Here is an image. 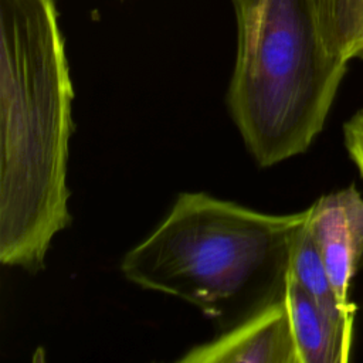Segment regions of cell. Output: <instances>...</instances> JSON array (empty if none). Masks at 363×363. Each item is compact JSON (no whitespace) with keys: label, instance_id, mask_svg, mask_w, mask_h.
Instances as JSON below:
<instances>
[{"label":"cell","instance_id":"5","mask_svg":"<svg viewBox=\"0 0 363 363\" xmlns=\"http://www.w3.org/2000/svg\"><path fill=\"white\" fill-rule=\"evenodd\" d=\"M179 362L299 363L286 295L224 330L210 343L190 349Z\"/></svg>","mask_w":363,"mask_h":363},{"label":"cell","instance_id":"6","mask_svg":"<svg viewBox=\"0 0 363 363\" xmlns=\"http://www.w3.org/2000/svg\"><path fill=\"white\" fill-rule=\"evenodd\" d=\"M286 305L299 363H346L352 342L343 328L291 277L286 284Z\"/></svg>","mask_w":363,"mask_h":363},{"label":"cell","instance_id":"9","mask_svg":"<svg viewBox=\"0 0 363 363\" xmlns=\"http://www.w3.org/2000/svg\"><path fill=\"white\" fill-rule=\"evenodd\" d=\"M345 147L363 180V109L353 113L343 125Z\"/></svg>","mask_w":363,"mask_h":363},{"label":"cell","instance_id":"1","mask_svg":"<svg viewBox=\"0 0 363 363\" xmlns=\"http://www.w3.org/2000/svg\"><path fill=\"white\" fill-rule=\"evenodd\" d=\"M74 91L54 0H0V262L44 268L71 223Z\"/></svg>","mask_w":363,"mask_h":363},{"label":"cell","instance_id":"8","mask_svg":"<svg viewBox=\"0 0 363 363\" xmlns=\"http://www.w3.org/2000/svg\"><path fill=\"white\" fill-rule=\"evenodd\" d=\"M328 48L345 61L363 58V0H311Z\"/></svg>","mask_w":363,"mask_h":363},{"label":"cell","instance_id":"3","mask_svg":"<svg viewBox=\"0 0 363 363\" xmlns=\"http://www.w3.org/2000/svg\"><path fill=\"white\" fill-rule=\"evenodd\" d=\"M237 54L230 115L261 167L303 153L322 132L347 71L311 0H233Z\"/></svg>","mask_w":363,"mask_h":363},{"label":"cell","instance_id":"4","mask_svg":"<svg viewBox=\"0 0 363 363\" xmlns=\"http://www.w3.org/2000/svg\"><path fill=\"white\" fill-rule=\"evenodd\" d=\"M308 208V227L336 296L347 312L354 313L349 294L352 278L363 264V196L350 184L319 197Z\"/></svg>","mask_w":363,"mask_h":363},{"label":"cell","instance_id":"7","mask_svg":"<svg viewBox=\"0 0 363 363\" xmlns=\"http://www.w3.org/2000/svg\"><path fill=\"white\" fill-rule=\"evenodd\" d=\"M289 274L316 301V303L336 320L350 337H353L354 313L347 312L339 302L320 251L308 227V220L292 247Z\"/></svg>","mask_w":363,"mask_h":363},{"label":"cell","instance_id":"2","mask_svg":"<svg viewBox=\"0 0 363 363\" xmlns=\"http://www.w3.org/2000/svg\"><path fill=\"white\" fill-rule=\"evenodd\" d=\"M308 214H267L180 193L166 218L123 255L121 271L140 288L194 305L227 330L285 298L292 247Z\"/></svg>","mask_w":363,"mask_h":363}]
</instances>
